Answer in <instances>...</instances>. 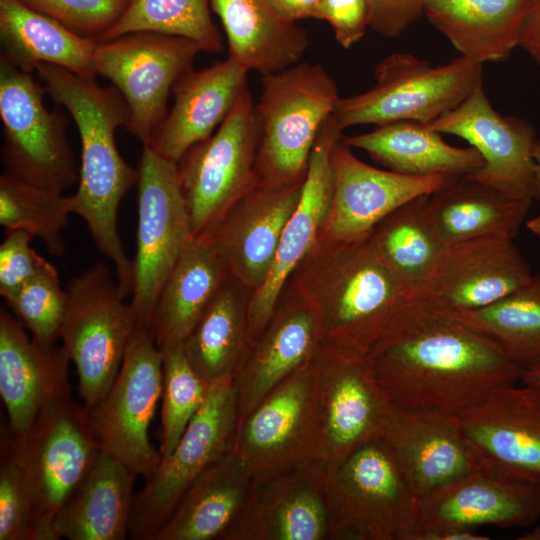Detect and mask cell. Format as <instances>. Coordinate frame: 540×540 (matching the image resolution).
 <instances>
[{
  "label": "cell",
  "instance_id": "cell-1",
  "mask_svg": "<svg viewBox=\"0 0 540 540\" xmlns=\"http://www.w3.org/2000/svg\"><path fill=\"white\" fill-rule=\"evenodd\" d=\"M365 358L392 405L456 415L525 373L498 343L450 317L394 313Z\"/></svg>",
  "mask_w": 540,
  "mask_h": 540
},
{
  "label": "cell",
  "instance_id": "cell-2",
  "mask_svg": "<svg viewBox=\"0 0 540 540\" xmlns=\"http://www.w3.org/2000/svg\"><path fill=\"white\" fill-rule=\"evenodd\" d=\"M46 92L64 107L75 122L81 142V163L72 213L86 223L99 251L114 265L124 295L132 289L133 263L127 256L117 227L120 202L137 183V169L121 156L115 139L119 126H127L129 111L114 86H100L95 77L72 73L42 63L35 68Z\"/></svg>",
  "mask_w": 540,
  "mask_h": 540
},
{
  "label": "cell",
  "instance_id": "cell-3",
  "mask_svg": "<svg viewBox=\"0 0 540 540\" xmlns=\"http://www.w3.org/2000/svg\"><path fill=\"white\" fill-rule=\"evenodd\" d=\"M288 282L312 307L324 343L362 355L379 338L402 295L369 235L318 239Z\"/></svg>",
  "mask_w": 540,
  "mask_h": 540
},
{
  "label": "cell",
  "instance_id": "cell-4",
  "mask_svg": "<svg viewBox=\"0 0 540 540\" xmlns=\"http://www.w3.org/2000/svg\"><path fill=\"white\" fill-rule=\"evenodd\" d=\"M323 464L331 540H411L419 501L382 435Z\"/></svg>",
  "mask_w": 540,
  "mask_h": 540
},
{
  "label": "cell",
  "instance_id": "cell-5",
  "mask_svg": "<svg viewBox=\"0 0 540 540\" xmlns=\"http://www.w3.org/2000/svg\"><path fill=\"white\" fill-rule=\"evenodd\" d=\"M339 99L334 79L320 64L296 63L262 76L256 103L260 139L255 170L259 183L304 181L318 134Z\"/></svg>",
  "mask_w": 540,
  "mask_h": 540
},
{
  "label": "cell",
  "instance_id": "cell-6",
  "mask_svg": "<svg viewBox=\"0 0 540 540\" xmlns=\"http://www.w3.org/2000/svg\"><path fill=\"white\" fill-rule=\"evenodd\" d=\"M482 67L463 56L433 66L409 53H393L377 65L374 86L340 97L332 116L342 130L397 121L429 124L482 86Z\"/></svg>",
  "mask_w": 540,
  "mask_h": 540
},
{
  "label": "cell",
  "instance_id": "cell-7",
  "mask_svg": "<svg viewBox=\"0 0 540 540\" xmlns=\"http://www.w3.org/2000/svg\"><path fill=\"white\" fill-rule=\"evenodd\" d=\"M66 293L59 339L76 367L79 393L88 410L112 386L138 326L117 279L102 261L71 278Z\"/></svg>",
  "mask_w": 540,
  "mask_h": 540
},
{
  "label": "cell",
  "instance_id": "cell-8",
  "mask_svg": "<svg viewBox=\"0 0 540 540\" xmlns=\"http://www.w3.org/2000/svg\"><path fill=\"white\" fill-rule=\"evenodd\" d=\"M8 451L21 467L46 540H58L54 519L87 477L101 447L88 410L68 395L45 407Z\"/></svg>",
  "mask_w": 540,
  "mask_h": 540
},
{
  "label": "cell",
  "instance_id": "cell-9",
  "mask_svg": "<svg viewBox=\"0 0 540 540\" xmlns=\"http://www.w3.org/2000/svg\"><path fill=\"white\" fill-rule=\"evenodd\" d=\"M259 139L256 103L245 87L217 130L179 160V181L192 236L209 231L258 183L255 162Z\"/></svg>",
  "mask_w": 540,
  "mask_h": 540
},
{
  "label": "cell",
  "instance_id": "cell-10",
  "mask_svg": "<svg viewBox=\"0 0 540 540\" xmlns=\"http://www.w3.org/2000/svg\"><path fill=\"white\" fill-rule=\"evenodd\" d=\"M46 92L26 72L0 57V119L4 172L26 183L63 192L79 178L67 117L49 111Z\"/></svg>",
  "mask_w": 540,
  "mask_h": 540
},
{
  "label": "cell",
  "instance_id": "cell-11",
  "mask_svg": "<svg viewBox=\"0 0 540 540\" xmlns=\"http://www.w3.org/2000/svg\"><path fill=\"white\" fill-rule=\"evenodd\" d=\"M532 276L511 239L461 242L445 248L426 278L402 295L394 313L450 317L473 311L520 288Z\"/></svg>",
  "mask_w": 540,
  "mask_h": 540
},
{
  "label": "cell",
  "instance_id": "cell-12",
  "mask_svg": "<svg viewBox=\"0 0 540 540\" xmlns=\"http://www.w3.org/2000/svg\"><path fill=\"white\" fill-rule=\"evenodd\" d=\"M137 172V242L130 306L137 326L150 328L160 291L192 232L177 162L143 145Z\"/></svg>",
  "mask_w": 540,
  "mask_h": 540
},
{
  "label": "cell",
  "instance_id": "cell-13",
  "mask_svg": "<svg viewBox=\"0 0 540 540\" xmlns=\"http://www.w3.org/2000/svg\"><path fill=\"white\" fill-rule=\"evenodd\" d=\"M238 425L234 380L209 385L205 401L173 451L133 500L129 537L152 540L190 484L233 448Z\"/></svg>",
  "mask_w": 540,
  "mask_h": 540
},
{
  "label": "cell",
  "instance_id": "cell-14",
  "mask_svg": "<svg viewBox=\"0 0 540 540\" xmlns=\"http://www.w3.org/2000/svg\"><path fill=\"white\" fill-rule=\"evenodd\" d=\"M163 353L148 327H137L120 370L105 396L88 409L101 450L145 480L161 455L150 442L149 427L162 395Z\"/></svg>",
  "mask_w": 540,
  "mask_h": 540
},
{
  "label": "cell",
  "instance_id": "cell-15",
  "mask_svg": "<svg viewBox=\"0 0 540 540\" xmlns=\"http://www.w3.org/2000/svg\"><path fill=\"white\" fill-rule=\"evenodd\" d=\"M201 51L193 41L153 32H135L97 42L94 65L123 97L126 128L143 145L166 116L167 101L178 78L192 68Z\"/></svg>",
  "mask_w": 540,
  "mask_h": 540
},
{
  "label": "cell",
  "instance_id": "cell-16",
  "mask_svg": "<svg viewBox=\"0 0 540 540\" xmlns=\"http://www.w3.org/2000/svg\"><path fill=\"white\" fill-rule=\"evenodd\" d=\"M318 421L313 359L238 424L233 449L258 480L317 461Z\"/></svg>",
  "mask_w": 540,
  "mask_h": 540
},
{
  "label": "cell",
  "instance_id": "cell-17",
  "mask_svg": "<svg viewBox=\"0 0 540 540\" xmlns=\"http://www.w3.org/2000/svg\"><path fill=\"white\" fill-rule=\"evenodd\" d=\"M318 421L317 461H336L383 434L391 402L365 355L324 343L313 358Z\"/></svg>",
  "mask_w": 540,
  "mask_h": 540
},
{
  "label": "cell",
  "instance_id": "cell-18",
  "mask_svg": "<svg viewBox=\"0 0 540 540\" xmlns=\"http://www.w3.org/2000/svg\"><path fill=\"white\" fill-rule=\"evenodd\" d=\"M427 125L441 134L466 140L479 152L483 165L469 177L511 198L532 202L536 171L533 152L538 142L535 130L521 118L496 111L482 86Z\"/></svg>",
  "mask_w": 540,
  "mask_h": 540
},
{
  "label": "cell",
  "instance_id": "cell-19",
  "mask_svg": "<svg viewBox=\"0 0 540 540\" xmlns=\"http://www.w3.org/2000/svg\"><path fill=\"white\" fill-rule=\"evenodd\" d=\"M341 139L330 154L332 196L318 239L348 241L365 237L404 203L430 195L458 177L410 176L379 169L358 159Z\"/></svg>",
  "mask_w": 540,
  "mask_h": 540
},
{
  "label": "cell",
  "instance_id": "cell-20",
  "mask_svg": "<svg viewBox=\"0 0 540 540\" xmlns=\"http://www.w3.org/2000/svg\"><path fill=\"white\" fill-rule=\"evenodd\" d=\"M458 415L481 468L508 477L540 481L539 387L528 384L501 387Z\"/></svg>",
  "mask_w": 540,
  "mask_h": 540
},
{
  "label": "cell",
  "instance_id": "cell-21",
  "mask_svg": "<svg viewBox=\"0 0 540 540\" xmlns=\"http://www.w3.org/2000/svg\"><path fill=\"white\" fill-rule=\"evenodd\" d=\"M324 464L315 461L253 481L249 497L221 540H327Z\"/></svg>",
  "mask_w": 540,
  "mask_h": 540
},
{
  "label": "cell",
  "instance_id": "cell-22",
  "mask_svg": "<svg viewBox=\"0 0 540 540\" xmlns=\"http://www.w3.org/2000/svg\"><path fill=\"white\" fill-rule=\"evenodd\" d=\"M303 182H258L203 233L230 274L251 292L262 286L271 270L285 225L299 203Z\"/></svg>",
  "mask_w": 540,
  "mask_h": 540
},
{
  "label": "cell",
  "instance_id": "cell-23",
  "mask_svg": "<svg viewBox=\"0 0 540 540\" xmlns=\"http://www.w3.org/2000/svg\"><path fill=\"white\" fill-rule=\"evenodd\" d=\"M382 436L418 501L481 467L456 414L392 405Z\"/></svg>",
  "mask_w": 540,
  "mask_h": 540
},
{
  "label": "cell",
  "instance_id": "cell-24",
  "mask_svg": "<svg viewBox=\"0 0 540 540\" xmlns=\"http://www.w3.org/2000/svg\"><path fill=\"white\" fill-rule=\"evenodd\" d=\"M323 342L312 307L287 281L235 377L238 424L275 387L310 362Z\"/></svg>",
  "mask_w": 540,
  "mask_h": 540
},
{
  "label": "cell",
  "instance_id": "cell-25",
  "mask_svg": "<svg viewBox=\"0 0 540 540\" xmlns=\"http://www.w3.org/2000/svg\"><path fill=\"white\" fill-rule=\"evenodd\" d=\"M342 131L331 115L318 134L299 203L285 225L274 263L262 286L251 293V345L268 323L291 273L318 240L332 196L330 154Z\"/></svg>",
  "mask_w": 540,
  "mask_h": 540
},
{
  "label": "cell",
  "instance_id": "cell-26",
  "mask_svg": "<svg viewBox=\"0 0 540 540\" xmlns=\"http://www.w3.org/2000/svg\"><path fill=\"white\" fill-rule=\"evenodd\" d=\"M539 518L540 481L480 467L419 501L416 530L442 525L530 527Z\"/></svg>",
  "mask_w": 540,
  "mask_h": 540
},
{
  "label": "cell",
  "instance_id": "cell-27",
  "mask_svg": "<svg viewBox=\"0 0 540 540\" xmlns=\"http://www.w3.org/2000/svg\"><path fill=\"white\" fill-rule=\"evenodd\" d=\"M69 362L62 346L37 344L1 308L0 395L12 434L23 433L45 407L71 395Z\"/></svg>",
  "mask_w": 540,
  "mask_h": 540
},
{
  "label": "cell",
  "instance_id": "cell-28",
  "mask_svg": "<svg viewBox=\"0 0 540 540\" xmlns=\"http://www.w3.org/2000/svg\"><path fill=\"white\" fill-rule=\"evenodd\" d=\"M248 69L227 57L201 70L192 68L175 82V102L153 131L149 145L175 162L209 138L247 87Z\"/></svg>",
  "mask_w": 540,
  "mask_h": 540
},
{
  "label": "cell",
  "instance_id": "cell-29",
  "mask_svg": "<svg viewBox=\"0 0 540 540\" xmlns=\"http://www.w3.org/2000/svg\"><path fill=\"white\" fill-rule=\"evenodd\" d=\"M230 275L205 234L190 238L160 291L151 318L150 329L162 352L183 345Z\"/></svg>",
  "mask_w": 540,
  "mask_h": 540
},
{
  "label": "cell",
  "instance_id": "cell-30",
  "mask_svg": "<svg viewBox=\"0 0 540 540\" xmlns=\"http://www.w3.org/2000/svg\"><path fill=\"white\" fill-rule=\"evenodd\" d=\"M253 481L232 448L190 484L152 540H221L243 509Z\"/></svg>",
  "mask_w": 540,
  "mask_h": 540
},
{
  "label": "cell",
  "instance_id": "cell-31",
  "mask_svg": "<svg viewBox=\"0 0 540 540\" xmlns=\"http://www.w3.org/2000/svg\"><path fill=\"white\" fill-rule=\"evenodd\" d=\"M531 203L463 175L428 195L426 207L436 234L448 247L487 237L513 240Z\"/></svg>",
  "mask_w": 540,
  "mask_h": 540
},
{
  "label": "cell",
  "instance_id": "cell-32",
  "mask_svg": "<svg viewBox=\"0 0 540 540\" xmlns=\"http://www.w3.org/2000/svg\"><path fill=\"white\" fill-rule=\"evenodd\" d=\"M210 6L226 34L228 57L262 76L298 63L309 47L307 31L269 0H210Z\"/></svg>",
  "mask_w": 540,
  "mask_h": 540
},
{
  "label": "cell",
  "instance_id": "cell-33",
  "mask_svg": "<svg viewBox=\"0 0 540 540\" xmlns=\"http://www.w3.org/2000/svg\"><path fill=\"white\" fill-rule=\"evenodd\" d=\"M136 476L122 461L101 450L85 480L54 519L58 540L128 538Z\"/></svg>",
  "mask_w": 540,
  "mask_h": 540
},
{
  "label": "cell",
  "instance_id": "cell-34",
  "mask_svg": "<svg viewBox=\"0 0 540 540\" xmlns=\"http://www.w3.org/2000/svg\"><path fill=\"white\" fill-rule=\"evenodd\" d=\"M532 0H426L424 14L461 53L484 64L509 58L519 45Z\"/></svg>",
  "mask_w": 540,
  "mask_h": 540
},
{
  "label": "cell",
  "instance_id": "cell-35",
  "mask_svg": "<svg viewBox=\"0 0 540 540\" xmlns=\"http://www.w3.org/2000/svg\"><path fill=\"white\" fill-rule=\"evenodd\" d=\"M350 148L365 151L388 170L410 176H463L483 165L472 146L445 142L441 133L416 121L377 125L372 131L341 139Z\"/></svg>",
  "mask_w": 540,
  "mask_h": 540
},
{
  "label": "cell",
  "instance_id": "cell-36",
  "mask_svg": "<svg viewBox=\"0 0 540 540\" xmlns=\"http://www.w3.org/2000/svg\"><path fill=\"white\" fill-rule=\"evenodd\" d=\"M251 293L230 275L182 345L192 368L209 385L235 380L247 359Z\"/></svg>",
  "mask_w": 540,
  "mask_h": 540
},
{
  "label": "cell",
  "instance_id": "cell-37",
  "mask_svg": "<svg viewBox=\"0 0 540 540\" xmlns=\"http://www.w3.org/2000/svg\"><path fill=\"white\" fill-rule=\"evenodd\" d=\"M0 43V57L26 72L46 63L77 75L97 76V42L19 0H0Z\"/></svg>",
  "mask_w": 540,
  "mask_h": 540
},
{
  "label": "cell",
  "instance_id": "cell-38",
  "mask_svg": "<svg viewBox=\"0 0 540 540\" xmlns=\"http://www.w3.org/2000/svg\"><path fill=\"white\" fill-rule=\"evenodd\" d=\"M427 196L404 203L369 234L376 255L396 280L402 295L426 278L446 248L428 217Z\"/></svg>",
  "mask_w": 540,
  "mask_h": 540
},
{
  "label": "cell",
  "instance_id": "cell-39",
  "mask_svg": "<svg viewBox=\"0 0 540 540\" xmlns=\"http://www.w3.org/2000/svg\"><path fill=\"white\" fill-rule=\"evenodd\" d=\"M450 318L498 343L525 372L540 367V274L490 305Z\"/></svg>",
  "mask_w": 540,
  "mask_h": 540
},
{
  "label": "cell",
  "instance_id": "cell-40",
  "mask_svg": "<svg viewBox=\"0 0 540 540\" xmlns=\"http://www.w3.org/2000/svg\"><path fill=\"white\" fill-rule=\"evenodd\" d=\"M135 32L183 37L211 54L224 49L211 17L210 0H129L117 22L97 42Z\"/></svg>",
  "mask_w": 540,
  "mask_h": 540
},
{
  "label": "cell",
  "instance_id": "cell-41",
  "mask_svg": "<svg viewBox=\"0 0 540 540\" xmlns=\"http://www.w3.org/2000/svg\"><path fill=\"white\" fill-rule=\"evenodd\" d=\"M72 213L71 195L0 175V225L5 231L22 230L40 239L54 256H63V231Z\"/></svg>",
  "mask_w": 540,
  "mask_h": 540
},
{
  "label": "cell",
  "instance_id": "cell-42",
  "mask_svg": "<svg viewBox=\"0 0 540 540\" xmlns=\"http://www.w3.org/2000/svg\"><path fill=\"white\" fill-rule=\"evenodd\" d=\"M163 353L161 395V459L175 448L190 421L203 405L207 384L192 368L183 350L176 347Z\"/></svg>",
  "mask_w": 540,
  "mask_h": 540
},
{
  "label": "cell",
  "instance_id": "cell-43",
  "mask_svg": "<svg viewBox=\"0 0 540 540\" xmlns=\"http://www.w3.org/2000/svg\"><path fill=\"white\" fill-rule=\"evenodd\" d=\"M31 338L43 347H52L60 337L67 293L57 268L46 260L37 273L13 295L5 299Z\"/></svg>",
  "mask_w": 540,
  "mask_h": 540
},
{
  "label": "cell",
  "instance_id": "cell-44",
  "mask_svg": "<svg viewBox=\"0 0 540 540\" xmlns=\"http://www.w3.org/2000/svg\"><path fill=\"white\" fill-rule=\"evenodd\" d=\"M0 540H46L26 477L8 449L0 465Z\"/></svg>",
  "mask_w": 540,
  "mask_h": 540
},
{
  "label": "cell",
  "instance_id": "cell-45",
  "mask_svg": "<svg viewBox=\"0 0 540 540\" xmlns=\"http://www.w3.org/2000/svg\"><path fill=\"white\" fill-rule=\"evenodd\" d=\"M97 42L120 18L129 0H19Z\"/></svg>",
  "mask_w": 540,
  "mask_h": 540
},
{
  "label": "cell",
  "instance_id": "cell-46",
  "mask_svg": "<svg viewBox=\"0 0 540 540\" xmlns=\"http://www.w3.org/2000/svg\"><path fill=\"white\" fill-rule=\"evenodd\" d=\"M33 236L22 230L5 231L0 245V294L5 299L31 279L46 261L30 245Z\"/></svg>",
  "mask_w": 540,
  "mask_h": 540
},
{
  "label": "cell",
  "instance_id": "cell-47",
  "mask_svg": "<svg viewBox=\"0 0 540 540\" xmlns=\"http://www.w3.org/2000/svg\"><path fill=\"white\" fill-rule=\"evenodd\" d=\"M320 20L327 21L337 42L349 49L370 28L368 0H323Z\"/></svg>",
  "mask_w": 540,
  "mask_h": 540
},
{
  "label": "cell",
  "instance_id": "cell-48",
  "mask_svg": "<svg viewBox=\"0 0 540 540\" xmlns=\"http://www.w3.org/2000/svg\"><path fill=\"white\" fill-rule=\"evenodd\" d=\"M368 4L370 28L395 38L424 14L426 0H368Z\"/></svg>",
  "mask_w": 540,
  "mask_h": 540
},
{
  "label": "cell",
  "instance_id": "cell-49",
  "mask_svg": "<svg viewBox=\"0 0 540 540\" xmlns=\"http://www.w3.org/2000/svg\"><path fill=\"white\" fill-rule=\"evenodd\" d=\"M540 66V0H532L525 17L519 45Z\"/></svg>",
  "mask_w": 540,
  "mask_h": 540
},
{
  "label": "cell",
  "instance_id": "cell-50",
  "mask_svg": "<svg viewBox=\"0 0 540 540\" xmlns=\"http://www.w3.org/2000/svg\"><path fill=\"white\" fill-rule=\"evenodd\" d=\"M475 528L442 525L417 529L411 540H486Z\"/></svg>",
  "mask_w": 540,
  "mask_h": 540
},
{
  "label": "cell",
  "instance_id": "cell-51",
  "mask_svg": "<svg viewBox=\"0 0 540 540\" xmlns=\"http://www.w3.org/2000/svg\"><path fill=\"white\" fill-rule=\"evenodd\" d=\"M323 0H269L273 8L285 19L297 22L302 19L320 20Z\"/></svg>",
  "mask_w": 540,
  "mask_h": 540
},
{
  "label": "cell",
  "instance_id": "cell-52",
  "mask_svg": "<svg viewBox=\"0 0 540 540\" xmlns=\"http://www.w3.org/2000/svg\"><path fill=\"white\" fill-rule=\"evenodd\" d=\"M536 163L533 198L540 200V142L538 141L533 152Z\"/></svg>",
  "mask_w": 540,
  "mask_h": 540
},
{
  "label": "cell",
  "instance_id": "cell-53",
  "mask_svg": "<svg viewBox=\"0 0 540 540\" xmlns=\"http://www.w3.org/2000/svg\"><path fill=\"white\" fill-rule=\"evenodd\" d=\"M521 383L540 388V367L526 371L522 377Z\"/></svg>",
  "mask_w": 540,
  "mask_h": 540
},
{
  "label": "cell",
  "instance_id": "cell-54",
  "mask_svg": "<svg viewBox=\"0 0 540 540\" xmlns=\"http://www.w3.org/2000/svg\"><path fill=\"white\" fill-rule=\"evenodd\" d=\"M526 226L533 234L540 238V216L528 220Z\"/></svg>",
  "mask_w": 540,
  "mask_h": 540
},
{
  "label": "cell",
  "instance_id": "cell-55",
  "mask_svg": "<svg viewBox=\"0 0 540 540\" xmlns=\"http://www.w3.org/2000/svg\"><path fill=\"white\" fill-rule=\"evenodd\" d=\"M521 540H540V526H537L530 531L526 532L522 537H519Z\"/></svg>",
  "mask_w": 540,
  "mask_h": 540
}]
</instances>
